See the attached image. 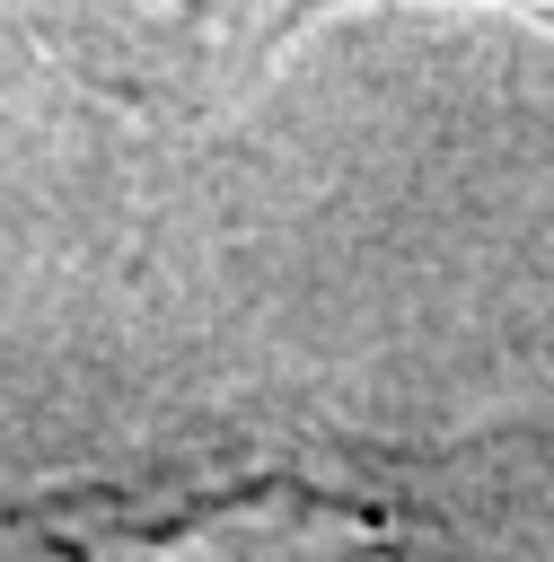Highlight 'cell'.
<instances>
[{
  "label": "cell",
  "mask_w": 554,
  "mask_h": 562,
  "mask_svg": "<svg viewBox=\"0 0 554 562\" xmlns=\"http://www.w3.org/2000/svg\"><path fill=\"white\" fill-rule=\"evenodd\" d=\"M325 9H361V0H158V18L176 26V44L202 53L211 70H255L264 53H281ZM510 9L536 18V26H554V0H510Z\"/></svg>",
  "instance_id": "cell-1"
}]
</instances>
